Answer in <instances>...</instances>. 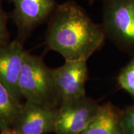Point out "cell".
I'll return each mask as SVG.
<instances>
[{"label": "cell", "instance_id": "1", "mask_svg": "<svg viewBox=\"0 0 134 134\" xmlns=\"http://www.w3.org/2000/svg\"><path fill=\"white\" fill-rule=\"evenodd\" d=\"M105 37L103 26L94 23L80 6L68 1L55 8L46 42L65 60H87L102 46Z\"/></svg>", "mask_w": 134, "mask_h": 134}, {"label": "cell", "instance_id": "2", "mask_svg": "<svg viewBox=\"0 0 134 134\" xmlns=\"http://www.w3.org/2000/svg\"><path fill=\"white\" fill-rule=\"evenodd\" d=\"M21 96L26 101L55 108L58 101L52 69L38 57L26 52L19 80Z\"/></svg>", "mask_w": 134, "mask_h": 134}, {"label": "cell", "instance_id": "3", "mask_svg": "<svg viewBox=\"0 0 134 134\" xmlns=\"http://www.w3.org/2000/svg\"><path fill=\"white\" fill-rule=\"evenodd\" d=\"M103 27L115 42L134 48V0H106Z\"/></svg>", "mask_w": 134, "mask_h": 134}, {"label": "cell", "instance_id": "4", "mask_svg": "<svg viewBox=\"0 0 134 134\" xmlns=\"http://www.w3.org/2000/svg\"><path fill=\"white\" fill-rule=\"evenodd\" d=\"M99 106L86 96L61 103L54 132L81 134L96 116Z\"/></svg>", "mask_w": 134, "mask_h": 134}, {"label": "cell", "instance_id": "5", "mask_svg": "<svg viewBox=\"0 0 134 134\" xmlns=\"http://www.w3.org/2000/svg\"><path fill=\"white\" fill-rule=\"evenodd\" d=\"M87 60H65L62 66L52 69L54 84L60 104L86 96Z\"/></svg>", "mask_w": 134, "mask_h": 134}, {"label": "cell", "instance_id": "6", "mask_svg": "<svg viewBox=\"0 0 134 134\" xmlns=\"http://www.w3.org/2000/svg\"><path fill=\"white\" fill-rule=\"evenodd\" d=\"M58 109L26 101L12 128L21 134H46L54 132Z\"/></svg>", "mask_w": 134, "mask_h": 134}, {"label": "cell", "instance_id": "7", "mask_svg": "<svg viewBox=\"0 0 134 134\" xmlns=\"http://www.w3.org/2000/svg\"><path fill=\"white\" fill-rule=\"evenodd\" d=\"M14 6L13 18L21 38L27 37L55 8V0H9Z\"/></svg>", "mask_w": 134, "mask_h": 134}, {"label": "cell", "instance_id": "8", "mask_svg": "<svg viewBox=\"0 0 134 134\" xmlns=\"http://www.w3.org/2000/svg\"><path fill=\"white\" fill-rule=\"evenodd\" d=\"M26 52L18 40L0 46V83L18 100L22 97L19 80Z\"/></svg>", "mask_w": 134, "mask_h": 134}, {"label": "cell", "instance_id": "9", "mask_svg": "<svg viewBox=\"0 0 134 134\" xmlns=\"http://www.w3.org/2000/svg\"><path fill=\"white\" fill-rule=\"evenodd\" d=\"M120 119L112 105H100L96 116L81 134H122Z\"/></svg>", "mask_w": 134, "mask_h": 134}, {"label": "cell", "instance_id": "10", "mask_svg": "<svg viewBox=\"0 0 134 134\" xmlns=\"http://www.w3.org/2000/svg\"><path fill=\"white\" fill-rule=\"evenodd\" d=\"M22 105L0 83V131L12 127Z\"/></svg>", "mask_w": 134, "mask_h": 134}, {"label": "cell", "instance_id": "11", "mask_svg": "<svg viewBox=\"0 0 134 134\" xmlns=\"http://www.w3.org/2000/svg\"><path fill=\"white\" fill-rule=\"evenodd\" d=\"M119 85L134 99V58L120 71L117 78Z\"/></svg>", "mask_w": 134, "mask_h": 134}, {"label": "cell", "instance_id": "12", "mask_svg": "<svg viewBox=\"0 0 134 134\" xmlns=\"http://www.w3.org/2000/svg\"><path fill=\"white\" fill-rule=\"evenodd\" d=\"M120 124L122 134H134V107L120 116Z\"/></svg>", "mask_w": 134, "mask_h": 134}, {"label": "cell", "instance_id": "13", "mask_svg": "<svg viewBox=\"0 0 134 134\" xmlns=\"http://www.w3.org/2000/svg\"><path fill=\"white\" fill-rule=\"evenodd\" d=\"M7 15L0 2V46L9 42V34L7 26Z\"/></svg>", "mask_w": 134, "mask_h": 134}, {"label": "cell", "instance_id": "14", "mask_svg": "<svg viewBox=\"0 0 134 134\" xmlns=\"http://www.w3.org/2000/svg\"><path fill=\"white\" fill-rule=\"evenodd\" d=\"M0 134H21L19 133V132H18L14 129L11 127V128L6 129L3 130L2 131H1V133Z\"/></svg>", "mask_w": 134, "mask_h": 134}, {"label": "cell", "instance_id": "15", "mask_svg": "<svg viewBox=\"0 0 134 134\" xmlns=\"http://www.w3.org/2000/svg\"><path fill=\"white\" fill-rule=\"evenodd\" d=\"M94 1H95V0H89V1H90V4H92V3H93Z\"/></svg>", "mask_w": 134, "mask_h": 134}]
</instances>
